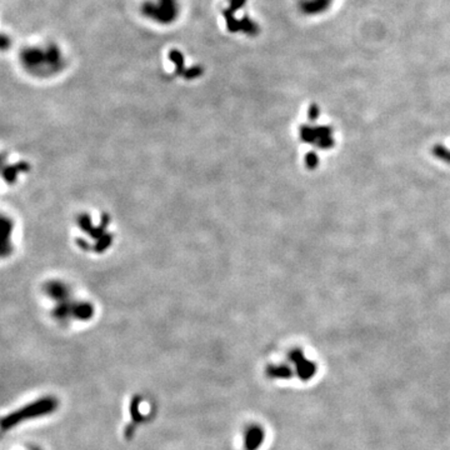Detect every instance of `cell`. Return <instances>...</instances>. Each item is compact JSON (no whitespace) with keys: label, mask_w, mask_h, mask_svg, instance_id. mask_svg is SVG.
<instances>
[{"label":"cell","mask_w":450,"mask_h":450,"mask_svg":"<svg viewBox=\"0 0 450 450\" xmlns=\"http://www.w3.org/2000/svg\"><path fill=\"white\" fill-rule=\"evenodd\" d=\"M264 440V431L259 426L254 425L248 429L245 435V449L257 450L261 445Z\"/></svg>","instance_id":"7a4b0ae2"},{"label":"cell","mask_w":450,"mask_h":450,"mask_svg":"<svg viewBox=\"0 0 450 450\" xmlns=\"http://www.w3.org/2000/svg\"><path fill=\"white\" fill-rule=\"evenodd\" d=\"M57 408L58 401L55 398H53V396L41 398L39 400L32 403V404L25 405L22 409H18L17 412L6 415L3 419V421H1V429L5 431L8 429L13 428V426L18 425L19 423L28 420V419H34V418L48 415L54 412Z\"/></svg>","instance_id":"6da1fadb"}]
</instances>
